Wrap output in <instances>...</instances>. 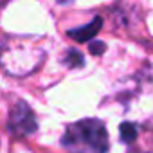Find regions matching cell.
Wrapping results in <instances>:
<instances>
[{
	"label": "cell",
	"mask_w": 153,
	"mask_h": 153,
	"mask_svg": "<svg viewBox=\"0 0 153 153\" xmlns=\"http://www.w3.org/2000/svg\"><path fill=\"white\" fill-rule=\"evenodd\" d=\"M88 49H90L92 54L99 56V54H103V52L106 51V45H105L103 42H92V43H88Z\"/></svg>",
	"instance_id": "7"
},
{
	"label": "cell",
	"mask_w": 153,
	"mask_h": 153,
	"mask_svg": "<svg viewBox=\"0 0 153 153\" xmlns=\"http://www.w3.org/2000/svg\"><path fill=\"white\" fill-rule=\"evenodd\" d=\"M43 49L33 43H9L0 51V67L13 78H24L42 67Z\"/></svg>",
	"instance_id": "2"
},
{
	"label": "cell",
	"mask_w": 153,
	"mask_h": 153,
	"mask_svg": "<svg viewBox=\"0 0 153 153\" xmlns=\"http://www.w3.org/2000/svg\"><path fill=\"white\" fill-rule=\"evenodd\" d=\"M101 25H103V20H101L99 16H96L90 24L81 25V27H78V29H70L67 34H68L72 40L79 42V43H83V42H90V40H92V38L99 33Z\"/></svg>",
	"instance_id": "4"
},
{
	"label": "cell",
	"mask_w": 153,
	"mask_h": 153,
	"mask_svg": "<svg viewBox=\"0 0 153 153\" xmlns=\"http://www.w3.org/2000/svg\"><path fill=\"white\" fill-rule=\"evenodd\" d=\"M61 63L67 65L68 68H79L85 65V59H83V54L79 51H76V49H68L63 58H61Z\"/></svg>",
	"instance_id": "5"
},
{
	"label": "cell",
	"mask_w": 153,
	"mask_h": 153,
	"mask_svg": "<svg viewBox=\"0 0 153 153\" xmlns=\"http://www.w3.org/2000/svg\"><path fill=\"white\" fill-rule=\"evenodd\" d=\"M61 146L68 153H108L110 139L105 123L99 119H81L65 128Z\"/></svg>",
	"instance_id": "1"
},
{
	"label": "cell",
	"mask_w": 153,
	"mask_h": 153,
	"mask_svg": "<svg viewBox=\"0 0 153 153\" xmlns=\"http://www.w3.org/2000/svg\"><path fill=\"white\" fill-rule=\"evenodd\" d=\"M119 133H121V140L126 142V144H131L135 139H137V126L133 123H123L121 128H119Z\"/></svg>",
	"instance_id": "6"
},
{
	"label": "cell",
	"mask_w": 153,
	"mask_h": 153,
	"mask_svg": "<svg viewBox=\"0 0 153 153\" xmlns=\"http://www.w3.org/2000/svg\"><path fill=\"white\" fill-rule=\"evenodd\" d=\"M7 128L16 137H27L38 130V121L34 112L25 101H16L7 117Z\"/></svg>",
	"instance_id": "3"
}]
</instances>
